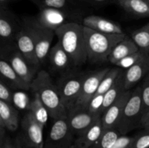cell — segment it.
I'll return each mask as SVG.
<instances>
[{"instance_id":"6da1fadb","label":"cell","mask_w":149,"mask_h":148,"mask_svg":"<svg viewBox=\"0 0 149 148\" xmlns=\"http://www.w3.org/2000/svg\"><path fill=\"white\" fill-rule=\"evenodd\" d=\"M30 90L39 95L53 120L68 118V110L61 101L58 86L47 71L42 70L38 72Z\"/></svg>"},{"instance_id":"7a4b0ae2","label":"cell","mask_w":149,"mask_h":148,"mask_svg":"<svg viewBox=\"0 0 149 148\" xmlns=\"http://www.w3.org/2000/svg\"><path fill=\"white\" fill-rule=\"evenodd\" d=\"M62 47L74 66H81L87 60L84 26L76 22H68L55 31Z\"/></svg>"},{"instance_id":"3957f363","label":"cell","mask_w":149,"mask_h":148,"mask_svg":"<svg viewBox=\"0 0 149 148\" xmlns=\"http://www.w3.org/2000/svg\"><path fill=\"white\" fill-rule=\"evenodd\" d=\"M84 34L87 60L92 63H102L109 60L115 46L127 36L125 33H101L86 26H84Z\"/></svg>"},{"instance_id":"277c9868","label":"cell","mask_w":149,"mask_h":148,"mask_svg":"<svg viewBox=\"0 0 149 148\" xmlns=\"http://www.w3.org/2000/svg\"><path fill=\"white\" fill-rule=\"evenodd\" d=\"M22 28V22L6 7L0 6V39L1 57L8 56L16 49L15 39Z\"/></svg>"},{"instance_id":"5b68a950","label":"cell","mask_w":149,"mask_h":148,"mask_svg":"<svg viewBox=\"0 0 149 148\" xmlns=\"http://www.w3.org/2000/svg\"><path fill=\"white\" fill-rule=\"evenodd\" d=\"M20 131L17 137V148H44L43 130L45 126L28 112L22 119Z\"/></svg>"},{"instance_id":"8992f818","label":"cell","mask_w":149,"mask_h":148,"mask_svg":"<svg viewBox=\"0 0 149 148\" xmlns=\"http://www.w3.org/2000/svg\"><path fill=\"white\" fill-rule=\"evenodd\" d=\"M22 24L29 30L36 46V55L41 65L45 62L50 50L55 31L42 26L36 18L26 17Z\"/></svg>"},{"instance_id":"52a82bcc","label":"cell","mask_w":149,"mask_h":148,"mask_svg":"<svg viewBox=\"0 0 149 148\" xmlns=\"http://www.w3.org/2000/svg\"><path fill=\"white\" fill-rule=\"evenodd\" d=\"M86 73L68 71L61 77L56 84L61 101L68 110V113L75 104L80 92Z\"/></svg>"},{"instance_id":"ba28073f","label":"cell","mask_w":149,"mask_h":148,"mask_svg":"<svg viewBox=\"0 0 149 148\" xmlns=\"http://www.w3.org/2000/svg\"><path fill=\"white\" fill-rule=\"evenodd\" d=\"M142 115L141 87L138 86L132 91L130 98L125 105L122 117L118 123L116 129L119 133L122 135H125L137 126H139Z\"/></svg>"},{"instance_id":"9c48e42d","label":"cell","mask_w":149,"mask_h":148,"mask_svg":"<svg viewBox=\"0 0 149 148\" xmlns=\"http://www.w3.org/2000/svg\"><path fill=\"white\" fill-rule=\"evenodd\" d=\"M109 70V68H105L86 73L79 96L74 107L68 112V113L87 110L90 102L95 95L98 89L100 81Z\"/></svg>"},{"instance_id":"30bf717a","label":"cell","mask_w":149,"mask_h":148,"mask_svg":"<svg viewBox=\"0 0 149 148\" xmlns=\"http://www.w3.org/2000/svg\"><path fill=\"white\" fill-rule=\"evenodd\" d=\"M74 136L67 118L54 120L44 148H71L75 142Z\"/></svg>"},{"instance_id":"8fae6325","label":"cell","mask_w":149,"mask_h":148,"mask_svg":"<svg viewBox=\"0 0 149 148\" xmlns=\"http://www.w3.org/2000/svg\"><path fill=\"white\" fill-rule=\"evenodd\" d=\"M130 90L125 91L102 115L103 129H116L123 113L125 105L132 94Z\"/></svg>"},{"instance_id":"7c38bea8","label":"cell","mask_w":149,"mask_h":148,"mask_svg":"<svg viewBox=\"0 0 149 148\" xmlns=\"http://www.w3.org/2000/svg\"><path fill=\"white\" fill-rule=\"evenodd\" d=\"M22 22V21H21ZM15 45L17 50L33 66L39 68L41 63L36 55V46L29 30L22 24V28L15 39Z\"/></svg>"},{"instance_id":"4fadbf2b","label":"cell","mask_w":149,"mask_h":148,"mask_svg":"<svg viewBox=\"0 0 149 148\" xmlns=\"http://www.w3.org/2000/svg\"><path fill=\"white\" fill-rule=\"evenodd\" d=\"M5 60L8 61L13 69L18 74L19 76L27 84H31L32 81L37 75L39 68L33 66L29 63L27 59L20 54L17 49L11 52Z\"/></svg>"},{"instance_id":"5bb4252c","label":"cell","mask_w":149,"mask_h":148,"mask_svg":"<svg viewBox=\"0 0 149 148\" xmlns=\"http://www.w3.org/2000/svg\"><path fill=\"white\" fill-rule=\"evenodd\" d=\"M101 116V114L92 113L87 110L68 113L67 120L73 133L79 136Z\"/></svg>"},{"instance_id":"9a60e30c","label":"cell","mask_w":149,"mask_h":148,"mask_svg":"<svg viewBox=\"0 0 149 148\" xmlns=\"http://www.w3.org/2000/svg\"><path fill=\"white\" fill-rule=\"evenodd\" d=\"M36 19L42 26L53 31L70 22L64 10L49 7H42Z\"/></svg>"},{"instance_id":"2e32d148","label":"cell","mask_w":149,"mask_h":148,"mask_svg":"<svg viewBox=\"0 0 149 148\" xmlns=\"http://www.w3.org/2000/svg\"><path fill=\"white\" fill-rule=\"evenodd\" d=\"M83 26L105 33H124L120 25L98 15H89L83 19Z\"/></svg>"},{"instance_id":"e0dca14e","label":"cell","mask_w":149,"mask_h":148,"mask_svg":"<svg viewBox=\"0 0 149 148\" xmlns=\"http://www.w3.org/2000/svg\"><path fill=\"white\" fill-rule=\"evenodd\" d=\"M149 73V55L140 60L125 73V89L130 90Z\"/></svg>"},{"instance_id":"ac0fdd59","label":"cell","mask_w":149,"mask_h":148,"mask_svg":"<svg viewBox=\"0 0 149 148\" xmlns=\"http://www.w3.org/2000/svg\"><path fill=\"white\" fill-rule=\"evenodd\" d=\"M48 57L51 68L56 72L65 73L69 71L71 65H73L71 58L58 41L50 49Z\"/></svg>"},{"instance_id":"d6986e66","label":"cell","mask_w":149,"mask_h":148,"mask_svg":"<svg viewBox=\"0 0 149 148\" xmlns=\"http://www.w3.org/2000/svg\"><path fill=\"white\" fill-rule=\"evenodd\" d=\"M0 73L1 80L10 88L22 90L31 89L30 84L25 82L13 69L8 61L4 59L0 60Z\"/></svg>"},{"instance_id":"ffe728a7","label":"cell","mask_w":149,"mask_h":148,"mask_svg":"<svg viewBox=\"0 0 149 148\" xmlns=\"http://www.w3.org/2000/svg\"><path fill=\"white\" fill-rule=\"evenodd\" d=\"M102 117V116H101ZM101 117L96 120L88 129L75 139L74 145L77 148H92L103 133Z\"/></svg>"},{"instance_id":"44dd1931","label":"cell","mask_w":149,"mask_h":148,"mask_svg":"<svg viewBox=\"0 0 149 148\" xmlns=\"http://www.w3.org/2000/svg\"><path fill=\"white\" fill-rule=\"evenodd\" d=\"M0 125L10 131H15L19 126V113L12 104L0 100Z\"/></svg>"},{"instance_id":"7402d4cb","label":"cell","mask_w":149,"mask_h":148,"mask_svg":"<svg viewBox=\"0 0 149 148\" xmlns=\"http://www.w3.org/2000/svg\"><path fill=\"white\" fill-rule=\"evenodd\" d=\"M140 50L138 46L131 37H126L115 46L111 53L109 57V61L111 63L116 65L119 61Z\"/></svg>"},{"instance_id":"603a6c76","label":"cell","mask_w":149,"mask_h":148,"mask_svg":"<svg viewBox=\"0 0 149 148\" xmlns=\"http://www.w3.org/2000/svg\"><path fill=\"white\" fill-rule=\"evenodd\" d=\"M127 91L125 86V73L122 72L118 76L114 84L105 93L103 107L101 109V114L103 113L125 92Z\"/></svg>"},{"instance_id":"cb8c5ba5","label":"cell","mask_w":149,"mask_h":148,"mask_svg":"<svg viewBox=\"0 0 149 148\" xmlns=\"http://www.w3.org/2000/svg\"><path fill=\"white\" fill-rule=\"evenodd\" d=\"M116 1L122 9L135 17H149V1L148 0H116Z\"/></svg>"},{"instance_id":"d4e9b609","label":"cell","mask_w":149,"mask_h":148,"mask_svg":"<svg viewBox=\"0 0 149 148\" xmlns=\"http://www.w3.org/2000/svg\"><path fill=\"white\" fill-rule=\"evenodd\" d=\"M28 109H29V111L33 115L35 119L40 124L45 126L47 121L49 115L47 109L43 104L40 97H39L37 94L34 93V97L31 100V102L29 103Z\"/></svg>"},{"instance_id":"484cf974","label":"cell","mask_w":149,"mask_h":148,"mask_svg":"<svg viewBox=\"0 0 149 148\" xmlns=\"http://www.w3.org/2000/svg\"><path fill=\"white\" fill-rule=\"evenodd\" d=\"M131 38L140 50L149 55V23L132 31Z\"/></svg>"},{"instance_id":"4316f807","label":"cell","mask_w":149,"mask_h":148,"mask_svg":"<svg viewBox=\"0 0 149 148\" xmlns=\"http://www.w3.org/2000/svg\"><path fill=\"white\" fill-rule=\"evenodd\" d=\"M121 135L117 129L104 130L100 139L92 148H111Z\"/></svg>"},{"instance_id":"83f0119b","label":"cell","mask_w":149,"mask_h":148,"mask_svg":"<svg viewBox=\"0 0 149 148\" xmlns=\"http://www.w3.org/2000/svg\"><path fill=\"white\" fill-rule=\"evenodd\" d=\"M122 72L121 68H110L107 73L104 75L99 85L96 94H105V93L113 86L118 76Z\"/></svg>"},{"instance_id":"f1b7e54d","label":"cell","mask_w":149,"mask_h":148,"mask_svg":"<svg viewBox=\"0 0 149 148\" xmlns=\"http://www.w3.org/2000/svg\"><path fill=\"white\" fill-rule=\"evenodd\" d=\"M147 55H148L144 53L142 51L138 50V52H135V53L132 54V55H128L127 57L121 59V60L119 61L115 65H116V66L119 67V68L128 69V68L132 67L133 65H135V63L139 62L140 60L143 59V58L145 57H146Z\"/></svg>"},{"instance_id":"f546056e","label":"cell","mask_w":149,"mask_h":148,"mask_svg":"<svg viewBox=\"0 0 149 148\" xmlns=\"http://www.w3.org/2000/svg\"><path fill=\"white\" fill-rule=\"evenodd\" d=\"M141 84V98H142L143 114L149 110V73L143 78Z\"/></svg>"},{"instance_id":"4dcf8cb0","label":"cell","mask_w":149,"mask_h":148,"mask_svg":"<svg viewBox=\"0 0 149 148\" xmlns=\"http://www.w3.org/2000/svg\"><path fill=\"white\" fill-rule=\"evenodd\" d=\"M131 148H149V130L144 129L143 131L135 136Z\"/></svg>"},{"instance_id":"1f68e13d","label":"cell","mask_w":149,"mask_h":148,"mask_svg":"<svg viewBox=\"0 0 149 148\" xmlns=\"http://www.w3.org/2000/svg\"><path fill=\"white\" fill-rule=\"evenodd\" d=\"M103 100H104V94H95L90 102L87 110L92 113L101 114Z\"/></svg>"},{"instance_id":"d6a6232c","label":"cell","mask_w":149,"mask_h":148,"mask_svg":"<svg viewBox=\"0 0 149 148\" xmlns=\"http://www.w3.org/2000/svg\"><path fill=\"white\" fill-rule=\"evenodd\" d=\"M0 100L13 104V95L10 87L3 81H0Z\"/></svg>"},{"instance_id":"836d02e7","label":"cell","mask_w":149,"mask_h":148,"mask_svg":"<svg viewBox=\"0 0 149 148\" xmlns=\"http://www.w3.org/2000/svg\"><path fill=\"white\" fill-rule=\"evenodd\" d=\"M135 136L121 135L111 148H131Z\"/></svg>"},{"instance_id":"e575fe53","label":"cell","mask_w":149,"mask_h":148,"mask_svg":"<svg viewBox=\"0 0 149 148\" xmlns=\"http://www.w3.org/2000/svg\"><path fill=\"white\" fill-rule=\"evenodd\" d=\"M67 7V0H42V7L63 10Z\"/></svg>"},{"instance_id":"d590c367","label":"cell","mask_w":149,"mask_h":148,"mask_svg":"<svg viewBox=\"0 0 149 148\" xmlns=\"http://www.w3.org/2000/svg\"><path fill=\"white\" fill-rule=\"evenodd\" d=\"M139 126H141L143 129L149 130V110L145 112L141 116Z\"/></svg>"},{"instance_id":"8d00e7d4","label":"cell","mask_w":149,"mask_h":148,"mask_svg":"<svg viewBox=\"0 0 149 148\" xmlns=\"http://www.w3.org/2000/svg\"><path fill=\"white\" fill-rule=\"evenodd\" d=\"M0 148H17L9 137L6 136L4 139L0 140Z\"/></svg>"},{"instance_id":"74e56055","label":"cell","mask_w":149,"mask_h":148,"mask_svg":"<svg viewBox=\"0 0 149 148\" xmlns=\"http://www.w3.org/2000/svg\"><path fill=\"white\" fill-rule=\"evenodd\" d=\"M79 1L91 4H105L106 2H109L111 0H79Z\"/></svg>"},{"instance_id":"f35d334b","label":"cell","mask_w":149,"mask_h":148,"mask_svg":"<svg viewBox=\"0 0 149 148\" xmlns=\"http://www.w3.org/2000/svg\"><path fill=\"white\" fill-rule=\"evenodd\" d=\"M10 0H0V3H1V5L0 6H6V4H7L8 1H10Z\"/></svg>"},{"instance_id":"ab89813d","label":"cell","mask_w":149,"mask_h":148,"mask_svg":"<svg viewBox=\"0 0 149 148\" xmlns=\"http://www.w3.org/2000/svg\"><path fill=\"white\" fill-rule=\"evenodd\" d=\"M71 148H77V147H76V146H75V145H73V146L72 147H71Z\"/></svg>"},{"instance_id":"60d3db41","label":"cell","mask_w":149,"mask_h":148,"mask_svg":"<svg viewBox=\"0 0 149 148\" xmlns=\"http://www.w3.org/2000/svg\"><path fill=\"white\" fill-rule=\"evenodd\" d=\"M148 1H149V0H148Z\"/></svg>"}]
</instances>
